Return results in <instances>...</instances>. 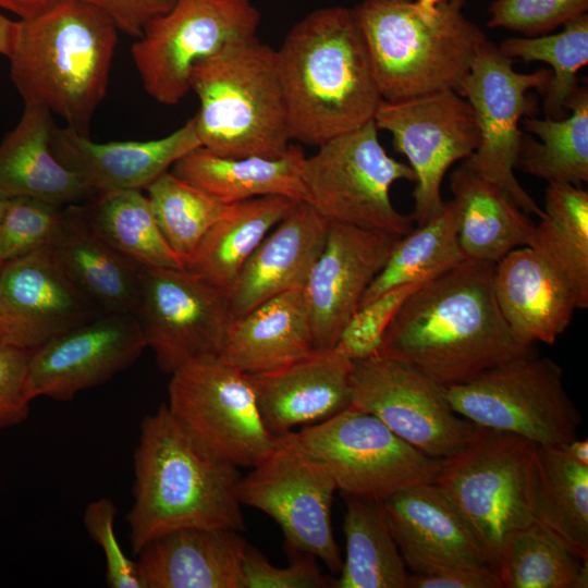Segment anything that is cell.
<instances>
[{
	"label": "cell",
	"instance_id": "1",
	"mask_svg": "<svg viewBox=\"0 0 588 588\" xmlns=\"http://www.w3.org/2000/svg\"><path fill=\"white\" fill-rule=\"evenodd\" d=\"M494 264L464 260L402 304L375 356L404 363L443 387L466 383L531 353L510 330L493 287Z\"/></svg>",
	"mask_w": 588,
	"mask_h": 588
},
{
	"label": "cell",
	"instance_id": "2",
	"mask_svg": "<svg viewBox=\"0 0 588 588\" xmlns=\"http://www.w3.org/2000/svg\"><path fill=\"white\" fill-rule=\"evenodd\" d=\"M275 51L292 140L319 147L373 120L382 97L353 9L308 13Z\"/></svg>",
	"mask_w": 588,
	"mask_h": 588
},
{
	"label": "cell",
	"instance_id": "3",
	"mask_svg": "<svg viewBox=\"0 0 588 588\" xmlns=\"http://www.w3.org/2000/svg\"><path fill=\"white\" fill-rule=\"evenodd\" d=\"M241 478L238 467L194 442L167 403L144 416L134 452V502L126 516L133 554L180 529L244 530Z\"/></svg>",
	"mask_w": 588,
	"mask_h": 588
},
{
	"label": "cell",
	"instance_id": "4",
	"mask_svg": "<svg viewBox=\"0 0 588 588\" xmlns=\"http://www.w3.org/2000/svg\"><path fill=\"white\" fill-rule=\"evenodd\" d=\"M118 33L103 12L84 0H54L20 19L8 58L25 106L45 108L88 136L107 93Z\"/></svg>",
	"mask_w": 588,
	"mask_h": 588
},
{
	"label": "cell",
	"instance_id": "5",
	"mask_svg": "<svg viewBox=\"0 0 588 588\" xmlns=\"http://www.w3.org/2000/svg\"><path fill=\"white\" fill-rule=\"evenodd\" d=\"M463 7L448 0L427 13L413 0H364L353 8L382 99L457 90L489 41Z\"/></svg>",
	"mask_w": 588,
	"mask_h": 588
},
{
	"label": "cell",
	"instance_id": "6",
	"mask_svg": "<svg viewBox=\"0 0 588 588\" xmlns=\"http://www.w3.org/2000/svg\"><path fill=\"white\" fill-rule=\"evenodd\" d=\"M189 87L201 147L229 158L282 156L291 145L277 51L257 36L230 41L198 60Z\"/></svg>",
	"mask_w": 588,
	"mask_h": 588
},
{
	"label": "cell",
	"instance_id": "7",
	"mask_svg": "<svg viewBox=\"0 0 588 588\" xmlns=\"http://www.w3.org/2000/svg\"><path fill=\"white\" fill-rule=\"evenodd\" d=\"M536 452L537 444L523 437L475 425L467 441L440 460L434 483L495 569L506 535L535 520Z\"/></svg>",
	"mask_w": 588,
	"mask_h": 588
},
{
	"label": "cell",
	"instance_id": "8",
	"mask_svg": "<svg viewBox=\"0 0 588 588\" xmlns=\"http://www.w3.org/2000/svg\"><path fill=\"white\" fill-rule=\"evenodd\" d=\"M373 120L335 136L306 157L305 201L329 222L403 236L412 216L399 212L390 197L396 181L415 182L412 168L388 155Z\"/></svg>",
	"mask_w": 588,
	"mask_h": 588
},
{
	"label": "cell",
	"instance_id": "9",
	"mask_svg": "<svg viewBox=\"0 0 588 588\" xmlns=\"http://www.w3.org/2000/svg\"><path fill=\"white\" fill-rule=\"evenodd\" d=\"M455 413L476 426L510 432L537 445L577 438L581 416L563 385V370L532 353L513 358L475 379L445 387Z\"/></svg>",
	"mask_w": 588,
	"mask_h": 588
},
{
	"label": "cell",
	"instance_id": "10",
	"mask_svg": "<svg viewBox=\"0 0 588 588\" xmlns=\"http://www.w3.org/2000/svg\"><path fill=\"white\" fill-rule=\"evenodd\" d=\"M167 406L198 446L236 467H254L275 445L250 376L219 355L194 358L173 371Z\"/></svg>",
	"mask_w": 588,
	"mask_h": 588
},
{
	"label": "cell",
	"instance_id": "11",
	"mask_svg": "<svg viewBox=\"0 0 588 588\" xmlns=\"http://www.w3.org/2000/svg\"><path fill=\"white\" fill-rule=\"evenodd\" d=\"M322 462L338 490L376 502L417 485L434 482L440 460L430 457L352 405L334 416L286 432Z\"/></svg>",
	"mask_w": 588,
	"mask_h": 588
},
{
	"label": "cell",
	"instance_id": "12",
	"mask_svg": "<svg viewBox=\"0 0 588 588\" xmlns=\"http://www.w3.org/2000/svg\"><path fill=\"white\" fill-rule=\"evenodd\" d=\"M252 468L238 485L241 504L264 512L280 526L289 553L310 554L339 573L343 560L331 522L338 487L327 466L284 433Z\"/></svg>",
	"mask_w": 588,
	"mask_h": 588
},
{
	"label": "cell",
	"instance_id": "13",
	"mask_svg": "<svg viewBox=\"0 0 588 588\" xmlns=\"http://www.w3.org/2000/svg\"><path fill=\"white\" fill-rule=\"evenodd\" d=\"M259 21L250 0H175L132 46L145 90L162 105L179 103L191 90L195 62L230 41L255 36Z\"/></svg>",
	"mask_w": 588,
	"mask_h": 588
},
{
	"label": "cell",
	"instance_id": "14",
	"mask_svg": "<svg viewBox=\"0 0 588 588\" xmlns=\"http://www.w3.org/2000/svg\"><path fill=\"white\" fill-rule=\"evenodd\" d=\"M373 122L391 134L394 148L415 173L411 216L421 225L444 208L441 185L448 170L468 159L479 145L473 108L456 90L444 89L402 100L382 99Z\"/></svg>",
	"mask_w": 588,
	"mask_h": 588
},
{
	"label": "cell",
	"instance_id": "15",
	"mask_svg": "<svg viewBox=\"0 0 588 588\" xmlns=\"http://www.w3.org/2000/svg\"><path fill=\"white\" fill-rule=\"evenodd\" d=\"M512 64V59L488 41L456 90L471 106L479 130V145L464 161L499 183L524 212L540 218L542 208L519 184L514 169L523 138L519 121L537 111L528 91L544 93L551 73L546 69L519 73Z\"/></svg>",
	"mask_w": 588,
	"mask_h": 588
},
{
	"label": "cell",
	"instance_id": "16",
	"mask_svg": "<svg viewBox=\"0 0 588 588\" xmlns=\"http://www.w3.org/2000/svg\"><path fill=\"white\" fill-rule=\"evenodd\" d=\"M132 314L169 375L194 358L219 355L233 320L226 292L186 268H143Z\"/></svg>",
	"mask_w": 588,
	"mask_h": 588
},
{
	"label": "cell",
	"instance_id": "17",
	"mask_svg": "<svg viewBox=\"0 0 588 588\" xmlns=\"http://www.w3.org/2000/svg\"><path fill=\"white\" fill-rule=\"evenodd\" d=\"M351 405L372 414L424 454L442 460L469 438L474 424L451 407L445 387L394 359L354 362Z\"/></svg>",
	"mask_w": 588,
	"mask_h": 588
},
{
	"label": "cell",
	"instance_id": "18",
	"mask_svg": "<svg viewBox=\"0 0 588 588\" xmlns=\"http://www.w3.org/2000/svg\"><path fill=\"white\" fill-rule=\"evenodd\" d=\"M146 347L133 314H101L32 350L27 394L69 402L128 368Z\"/></svg>",
	"mask_w": 588,
	"mask_h": 588
},
{
	"label": "cell",
	"instance_id": "19",
	"mask_svg": "<svg viewBox=\"0 0 588 588\" xmlns=\"http://www.w3.org/2000/svg\"><path fill=\"white\" fill-rule=\"evenodd\" d=\"M101 314L49 247L0 266V345L32 351Z\"/></svg>",
	"mask_w": 588,
	"mask_h": 588
},
{
	"label": "cell",
	"instance_id": "20",
	"mask_svg": "<svg viewBox=\"0 0 588 588\" xmlns=\"http://www.w3.org/2000/svg\"><path fill=\"white\" fill-rule=\"evenodd\" d=\"M400 237L330 222L303 294L314 347L333 348Z\"/></svg>",
	"mask_w": 588,
	"mask_h": 588
},
{
	"label": "cell",
	"instance_id": "21",
	"mask_svg": "<svg viewBox=\"0 0 588 588\" xmlns=\"http://www.w3.org/2000/svg\"><path fill=\"white\" fill-rule=\"evenodd\" d=\"M354 362L335 347L314 350L271 371L252 375L257 405L269 432L279 437L297 426L323 421L352 401Z\"/></svg>",
	"mask_w": 588,
	"mask_h": 588
},
{
	"label": "cell",
	"instance_id": "22",
	"mask_svg": "<svg viewBox=\"0 0 588 588\" xmlns=\"http://www.w3.org/2000/svg\"><path fill=\"white\" fill-rule=\"evenodd\" d=\"M201 147L195 119L150 140L96 143L71 127L53 126L51 148L95 193L146 189L186 154Z\"/></svg>",
	"mask_w": 588,
	"mask_h": 588
},
{
	"label": "cell",
	"instance_id": "23",
	"mask_svg": "<svg viewBox=\"0 0 588 588\" xmlns=\"http://www.w3.org/2000/svg\"><path fill=\"white\" fill-rule=\"evenodd\" d=\"M382 505L391 534L413 573L458 564H489L478 538L437 483L402 490Z\"/></svg>",
	"mask_w": 588,
	"mask_h": 588
},
{
	"label": "cell",
	"instance_id": "24",
	"mask_svg": "<svg viewBox=\"0 0 588 588\" xmlns=\"http://www.w3.org/2000/svg\"><path fill=\"white\" fill-rule=\"evenodd\" d=\"M329 225L308 203L298 201L254 250L226 293L232 318L281 293L303 289Z\"/></svg>",
	"mask_w": 588,
	"mask_h": 588
},
{
	"label": "cell",
	"instance_id": "25",
	"mask_svg": "<svg viewBox=\"0 0 588 588\" xmlns=\"http://www.w3.org/2000/svg\"><path fill=\"white\" fill-rule=\"evenodd\" d=\"M492 287L510 330L526 346L554 344L578 310L567 284L529 246L494 264Z\"/></svg>",
	"mask_w": 588,
	"mask_h": 588
},
{
	"label": "cell",
	"instance_id": "26",
	"mask_svg": "<svg viewBox=\"0 0 588 588\" xmlns=\"http://www.w3.org/2000/svg\"><path fill=\"white\" fill-rule=\"evenodd\" d=\"M247 547L236 530L180 529L146 544L136 571L142 588H244Z\"/></svg>",
	"mask_w": 588,
	"mask_h": 588
},
{
	"label": "cell",
	"instance_id": "27",
	"mask_svg": "<svg viewBox=\"0 0 588 588\" xmlns=\"http://www.w3.org/2000/svg\"><path fill=\"white\" fill-rule=\"evenodd\" d=\"M48 247L70 279L102 313H133L143 268L93 229L83 206H64Z\"/></svg>",
	"mask_w": 588,
	"mask_h": 588
},
{
	"label": "cell",
	"instance_id": "28",
	"mask_svg": "<svg viewBox=\"0 0 588 588\" xmlns=\"http://www.w3.org/2000/svg\"><path fill=\"white\" fill-rule=\"evenodd\" d=\"M314 350L303 289H295L233 319L219 356L252 376L285 366Z\"/></svg>",
	"mask_w": 588,
	"mask_h": 588
},
{
	"label": "cell",
	"instance_id": "29",
	"mask_svg": "<svg viewBox=\"0 0 588 588\" xmlns=\"http://www.w3.org/2000/svg\"><path fill=\"white\" fill-rule=\"evenodd\" d=\"M53 126L49 110L25 106L19 123L0 144V191L4 195L30 196L61 206L88 200L95 195L54 155Z\"/></svg>",
	"mask_w": 588,
	"mask_h": 588
},
{
	"label": "cell",
	"instance_id": "30",
	"mask_svg": "<svg viewBox=\"0 0 588 588\" xmlns=\"http://www.w3.org/2000/svg\"><path fill=\"white\" fill-rule=\"evenodd\" d=\"M450 187L466 259L495 264L511 250L528 246L535 223L499 183L463 160L450 176Z\"/></svg>",
	"mask_w": 588,
	"mask_h": 588
},
{
	"label": "cell",
	"instance_id": "31",
	"mask_svg": "<svg viewBox=\"0 0 588 588\" xmlns=\"http://www.w3.org/2000/svg\"><path fill=\"white\" fill-rule=\"evenodd\" d=\"M303 149L291 144L280 157L229 158L198 147L179 159L171 172L222 204L261 196L305 201Z\"/></svg>",
	"mask_w": 588,
	"mask_h": 588
},
{
	"label": "cell",
	"instance_id": "32",
	"mask_svg": "<svg viewBox=\"0 0 588 588\" xmlns=\"http://www.w3.org/2000/svg\"><path fill=\"white\" fill-rule=\"evenodd\" d=\"M297 203L261 196L228 205L185 268L228 293L254 250Z\"/></svg>",
	"mask_w": 588,
	"mask_h": 588
},
{
	"label": "cell",
	"instance_id": "33",
	"mask_svg": "<svg viewBox=\"0 0 588 588\" xmlns=\"http://www.w3.org/2000/svg\"><path fill=\"white\" fill-rule=\"evenodd\" d=\"M543 215L528 246L567 284L578 309L588 307V192L569 183H549Z\"/></svg>",
	"mask_w": 588,
	"mask_h": 588
},
{
	"label": "cell",
	"instance_id": "34",
	"mask_svg": "<svg viewBox=\"0 0 588 588\" xmlns=\"http://www.w3.org/2000/svg\"><path fill=\"white\" fill-rule=\"evenodd\" d=\"M345 559L334 588H407L409 573L381 502L346 495Z\"/></svg>",
	"mask_w": 588,
	"mask_h": 588
},
{
	"label": "cell",
	"instance_id": "35",
	"mask_svg": "<svg viewBox=\"0 0 588 588\" xmlns=\"http://www.w3.org/2000/svg\"><path fill=\"white\" fill-rule=\"evenodd\" d=\"M82 206L93 229L137 266L185 268L163 237L143 191L101 192Z\"/></svg>",
	"mask_w": 588,
	"mask_h": 588
},
{
	"label": "cell",
	"instance_id": "36",
	"mask_svg": "<svg viewBox=\"0 0 588 588\" xmlns=\"http://www.w3.org/2000/svg\"><path fill=\"white\" fill-rule=\"evenodd\" d=\"M497 572L503 588H586L584 561L556 532L534 520L509 532Z\"/></svg>",
	"mask_w": 588,
	"mask_h": 588
},
{
	"label": "cell",
	"instance_id": "37",
	"mask_svg": "<svg viewBox=\"0 0 588 588\" xmlns=\"http://www.w3.org/2000/svg\"><path fill=\"white\" fill-rule=\"evenodd\" d=\"M571 115L563 119L526 117L529 136L522 138L516 167L548 183L580 186L588 181V90L579 86L567 105Z\"/></svg>",
	"mask_w": 588,
	"mask_h": 588
},
{
	"label": "cell",
	"instance_id": "38",
	"mask_svg": "<svg viewBox=\"0 0 588 588\" xmlns=\"http://www.w3.org/2000/svg\"><path fill=\"white\" fill-rule=\"evenodd\" d=\"M534 518L588 561V466L561 445H537Z\"/></svg>",
	"mask_w": 588,
	"mask_h": 588
},
{
	"label": "cell",
	"instance_id": "39",
	"mask_svg": "<svg viewBox=\"0 0 588 588\" xmlns=\"http://www.w3.org/2000/svg\"><path fill=\"white\" fill-rule=\"evenodd\" d=\"M464 260L457 237V209L451 199L438 216L397 240L359 306L396 286L426 282Z\"/></svg>",
	"mask_w": 588,
	"mask_h": 588
},
{
	"label": "cell",
	"instance_id": "40",
	"mask_svg": "<svg viewBox=\"0 0 588 588\" xmlns=\"http://www.w3.org/2000/svg\"><path fill=\"white\" fill-rule=\"evenodd\" d=\"M500 52L510 59L541 61L552 68L544 90L547 118L563 119L565 109L578 89L577 73L588 63V14L563 25L556 34L504 39Z\"/></svg>",
	"mask_w": 588,
	"mask_h": 588
},
{
	"label": "cell",
	"instance_id": "41",
	"mask_svg": "<svg viewBox=\"0 0 588 588\" xmlns=\"http://www.w3.org/2000/svg\"><path fill=\"white\" fill-rule=\"evenodd\" d=\"M158 226L184 264L228 205L168 171L146 187Z\"/></svg>",
	"mask_w": 588,
	"mask_h": 588
},
{
	"label": "cell",
	"instance_id": "42",
	"mask_svg": "<svg viewBox=\"0 0 588 588\" xmlns=\"http://www.w3.org/2000/svg\"><path fill=\"white\" fill-rule=\"evenodd\" d=\"M64 206L30 196L9 197L0 220V266L48 247Z\"/></svg>",
	"mask_w": 588,
	"mask_h": 588
},
{
	"label": "cell",
	"instance_id": "43",
	"mask_svg": "<svg viewBox=\"0 0 588 588\" xmlns=\"http://www.w3.org/2000/svg\"><path fill=\"white\" fill-rule=\"evenodd\" d=\"M422 283L396 286L359 306L343 328L334 347L353 362L375 356L397 310Z\"/></svg>",
	"mask_w": 588,
	"mask_h": 588
},
{
	"label": "cell",
	"instance_id": "44",
	"mask_svg": "<svg viewBox=\"0 0 588 588\" xmlns=\"http://www.w3.org/2000/svg\"><path fill=\"white\" fill-rule=\"evenodd\" d=\"M587 10L588 0H495L487 25L535 37L549 34Z\"/></svg>",
	"mask_w": 588,
	"mask_h": 588
},
{
	"label": "cell",
	"instance_id": "45",
	"mask_svg": "<svg viewBox=\"0 0 588 588\" xmlns=\"http://www.w3.org/2000/svg\"><path fill=\"white\" fill-rule=\"evenodd\" d=\"M118 507L110 498L89 503L83 515V525L89 538L102 550L106 561V580L111 588H142L136 561L124 553L114 530Z\"/></svg>",
	"mask_w": 588,
	"mask_h": 588
},
{
	"label": "cell",
	"instance_id": "46",
	"mask_svg": "<svg viewBox=\"0 0 588 588\" xmlns=\"http://www.w3.org/2000/svg\"><path fill=\"white\" fill-rule=\"evenodd\" d=\"M290 554V565L278 567L257 549L248 546L243 560L244 588L333 587V580L323 575L315 556L301 552Z\"/></svg>",
	"mask_w": 588,
	"mask_h": 588
},
{
	"label": "cell",
	"instance_id": "47",
	"mask_svg": "<svg viewBox=\"0 0 588 588\" xmlns=\"http://www.w3.org/2000/svg\"><path fill=\"white\" fill-rule=\"evenodd\" d=\"M30 352L0 345V428L17 426L28 417L32 400L26 377Z\"/></svg>",
	"mask_w": 588,
	"mask_h": 588
},
{
	"label": "cell",
	"instance_id": "48",
	"mask_svg": "<svg viewBox=\"0 0 588 588\" xmlns=\"http://www.w3.org/2000/svg\"><path fill=\"white\" fill-rule=\"evenodd\" d=\"M407 588H503L499 574L489 564H458L413 573Z\"/></svg>",
	"mask_w": 588,
	"mask_h": 588
},
{
	"label": "cell",
	"instance_id": "49",
	"mask_svg": "<svg viewBox=\"0 0 588 588\" xmlns=\"http://www.w3.org/2000/svg\"><path fill=\"white\" fill-rule=\"evenodd\" d=\"M103 12L120 32L138 38L157 16L168 12L175 0H84Z\"/></svg>",
	"mask_w": 588,
	"mask_h": 588
},
{
	"label": "cell",
	"instance_id": "50",
	"mask_svg": "<svg viewBox=\"0 0 588 588\" xmlns=\"http://www.w3.org/2000/svg\"><path fill=\"white\" fill-rule=\"evenodd\" d=\"M54 0H0V9L16 14L20 19L30 17Z\"/></svg>",
	"mask_w": 588,
	"mask_h": 588
},
{
	"label": "cell",
	"instance_id": "51",
	"mask_svg": "<svg viewBox=\"0 0 588 588\" xmlns=\"http://www.w3.org/2000/svg\"><path fill=\"white\" fill-rule=\"evenodd\" d=\"M17 21L5 16L0 9V54L9 57L14 45Z\"/></svg>",
	"mask_w": 588,
	"mask_h": 588
},
{
	"label": "cell",
	"instance_id": "52",
	"mask_svg": "<svg viewBox=\"0 0 588 588\" xmlns=\"http://www.w3.org/2000/svg\"><path fill=\"white\" fill-rule=\"evenodd\" d=\"M563 450L576 462L588 466V442L577 438L561 445Z\"/></svg>",
	"mask_w": 588,
	"mask_h": 588
},
{
	"label": "cell",
	"instance_id": "53",
	"mask_svg": "<svg viewBox=\"0 0 588 588\" xmlns=\"http://www.w3.org/2000/svg\"><path fill=\"white\" fill-rule=\"evenodd\" d=\"M448 0H417L416 4L427 13H431L437 9V5Z\"/></svg>",
	"mask_w": 588,
	"mask_h": 588
},
{
	"label": "cell",
	"instance_id": "54",
	"mask_svg": "<svg viewBox=\"0 0 588 588\" xmlns=\"http://www.w3.org/2000/svg\"><path fill=\"white\" fill-rule=\"evenodd\" d=\"M9 197L0 191V220L3 216Z\"/></svg>",
	"mask_w": 588,
	"mask_h": 588
}]
</instances>
